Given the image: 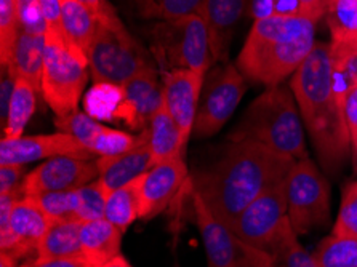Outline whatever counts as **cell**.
Returning <instances> with one entry per match:
<instances>
[{"label": "cell", "mask_w": 357, "mask_h": 267, "mask_svg": "<svg viewBox=\"0 0 357 267\" xmlns=\"http://www.w3.org/2000/svg\"><path fill=\"white\" fill-rule=\"evenodd\" d=\"M295 162L253 141H231L212 167L191 176L189 189L229 227L253 200L284 181Z\"/></svg>", "instance_id": "cell-1"}, {"label": "cell", "mask_w": 357, "mask_h": 267, "mask_svg": "<svg viewBox=\"0 0 357 267\" xmlns=\"http://www.w3.org/2000/svg\"><path fill=\"white\" fill-rule=\"evenodd\" d=\"M303 123L327 174H337L351 154V135L333 85L330 42H316L290 79Z\"/></svg>", "instance_id": "cell-2"}, {"label": "cell", "mask_w": 357, "mask_h": 267, "mask_svg": "<svg viewBox=\"0 0 357 267\" xmlns=\"http://www.w3.org/2000/svg\"><path fill=\"white\" fill-rule=\"evenodd\" d=\"M316 23L307 16L253 21L236 61L243 77L266 89L282 84L314 48Z\"/></svg>", "instance_id": "cell-3"}, {"label": "cell", "mask_w": 357, "mask_h": 267, "mask_svg": "<svg viewBox=\"0 0 357 267\" xmlns=\"http://www.w3.org/2000/svg\"><path fill=\"white\" fill-rule=\"evenodd\" d=\"M229 141H253L294 160L306 159L305 127L290 86H269L253 100Z\"/></svg>", "instance_id": "cell-4"}, {"label": "cell", "mask_w": 357, "mask_h": 267, "mask_svg": "<svg viewBox=\"0 0 357 267\" xmlns=\"http://www.w3.org/2000/svg\"><path fill=\"white\" fill-rule=\"evenodd\" d=\"M89 75L86 54L69 42L61 29L47 27L40 91L56 117L77 111Z\"/></svg>", "instance_id": "cell-5"}, {"label": "cell", "mask_w": 357, "mask_h": 267, "mask_svg": "<svg viewBox=\"0 0 357 267\" xmlns=\"http://www.w3.org/2000/svg\"><path fill=\"white\" fill-rule=\"evenodd\" d=\"M151 53L162 73L176 69L207 74L213 56L202 16L159 21L151 32Z\"/></svg>", "instance_id": "cell-6"}, {"label": "cell", "mask_w": 357, "mask_h": 267, "mask_svg": "<svg viewBox=\"0 0 357 267\" xmlns=\"http://www.w3.org/2000/svg\"><path fill=\"white\" fill-rule=\"evenodd\" d=\"M289 221L296 236L322 229L330 221V184L310 157L296 160L285 179Z\"/></svg>", "instance_id": "cell-7"}, {"label": "cell", "mask_w": 357, "mask_h": 267, "mask_svg": "<svg viewBox=\"0 0 357 267\" xmlns=\"http://www.w3.org/2000/svg\"><path fill=\"white\" fill-rule=\"evenodd\" d=\"M90 75L95 84L123 86L135 75L153 66L151 59L128 31L102 24L86 52Z\"/></svg>", "instance_id": "cell-8"}, {"label": "cell", "mask_w": 357, "mask_h": 267, "mask_svg": "<svg viewBox=\"0 0 357 267\" xmlns=\"http://www.w3.org/2000/svg\"><path fill=\"white\" fill-rule=\"evenodd\" d=\"M247 79L237 64L221 63L205 74L192 135L210 138L225 127L247 93Z\"/></svg>", "instance_id": "cell-9"}, {"label": "cell", "mask_w": 357, "mask_h": 267, "mask_svg": "<svg viewBox=\"0 0 357 267\" xmlns=\"http://www.w3.org/2000/svg\"><path fill=\"white\" fill-rule=\"evenodd\" d=\"M192 211L202 237L208 267H268L275 264L268 252L252 247L210 213L199 194L189 189Z\"/></svg>", "instance_id": "cell-10"}, {"label": "cell", "mask_w": 357, "mask_h": 267, "mask_svg": "<svg viewBox=\"0 0 357 267\" xmlns=\"http://www.w3.org/2000/svg\"><path fill=\"white\" fill-rule=\"evenodd\" d=\"M285 179L253 200L229 226L243 242L268 253L280 229L289 220Z\"/></svg>", "instance_id": "cell-11"}, {"label": "cell", "mask_w": 357, "mask_h": 267, "mask_svg": "<svg viewBox=\"0 0 357 267\" xmlns=\"http://www.w3.org/2000/svg\"><path fill=\"white\" fill-rule=\"evenodd\" d=\"M98 178V162L91 157H55L43 162L31 173H26L21 194L23 197H29L53 190H77Z\"/></svg>", "instance_id": "cell-12"}, {"label": "cell", "mask_w": 357, "mask_h": 267, "mask_svg": "<svg viewBox=\"0 0 357 267\" xmlns=\"http://www.w3.org/2000/svg\"><path fill=\"white\" fill-rule=\"evenodd\" d=\"M59 132L74 136L90 154L100 157L119 155L128 152L144 141V132L138 136L114 130L95 121L86 112L74 111L64 117H56Z\"/></svg>", "instance_id": "cell-13"}, {"label": "cell", "mask_w": 357, "mask_h": 267, "mask_svg": "<svg viewBox=\"0 0 357 267\" xmlns=\"http://www.w3.org/2000/svg\"><path fill=\"white\" fill-rule=\"evenodd\" d=\"M52 220L31 197H21L10 216L8 227L0 231V253L10 254L16 261L37 254Z\"/></svg>", "instance_id": "cell-14"}, {"label": "cell", "mask_w": 357, "mask_h": 267, "mask_svg": "<svg viewBox=\"0 0 357 267\" xmlns=\"http://www.w3.org/2000/svg\"><path fill=\"white\" fill-rule=\"evenodd\" d=\"M91 155L74 136L58 132L40 136H20L15 139L2 138L0 143V165H26L36 160H48L55 157Z\"/></svg>", "instance_id": "cell-15"}, {"label": "cell", "mask_w": 357, "mask_h": 267, "mask_svg": "<svg viewBox=\"0 0 357 267\" xmlns=\"http://www.w3.org/2000/svg\"><path fill=\"white\" fill-rule=\"evenodd\" d=\"M204 79V74L188 69L162 73L164 106L173 117V121L180 127L186 143L189 141V136L192 135L194 123H196Z\"/></svg>", "instance_id": "cell-16"}, {"label": "cell", "mask_w": 357, "mask_h": 267, "mask_svg": "<svg viewBox=\"0 0 357 267\" xmlns=\"http://www.w3.org/2000/svg\"><path fill=\"white\" fill-rule=\"evenodd\" d=\"M185 157L162 162L142 176V220H153L165 211L189 183Z\"/></svg>", "instance_id": "cell-17"}, {"label": "cell", "mask_w": 357, "mask_h": 267, "mask_svg": "<svg viewBox=\"0 0 357 267\" xmlns=\"http://www.w3.org/2000/svg\"><path fill=\"white\" fill-rule=\"evenodd\" d=\"M126 100L119 121L132 130L144 132L151 117L164 105V86L159 82L154 66L146 68L123 85Z\"/></svg>", "instance_id": "cell-18"}, {"label": "cell", "mask_w": 357, "mask_h": 267, "mask_svg": "<svg viewBox=\"0 0 357 267\" xmlns=\"http://www.w3.org/2000/svg\"><path fill=\"white\" fill-rule=\"evenodd\" d=\"M250 0H207L202 18L210 39L213 63H228L229 47L236 27L247 15Z\"/></svg>", "instance_id": "cell-19"}, {"label": "cell", "mask_w": 357, "mask_h": 267, "mask_svg": "<svg viewBox=\"0 0 357 267\" xmlns=\"http://www.w3.org/2000/svg\"><path fill=\"white\" fill-rule=\"evenodd\" d=\"M96 162H98L100 179L111 192L135 181V179L142 178L144 173H148L154 167L146 133L143 143L138 144L135 149L119 155L98 157Z\"/></svg>", "instance_id": "cell-20"}, {"label": "cell", "mask_w": 357, "mask_h": 267, "mask_svg": "<svg viewBox=\"0 0 357 267\" xmlns=\"http://www.w3.org/2000/svg\"><path fill=\"white\" fill-rule=\"evenodd\" d=\"M123 232L106 218L93 221H82L80 242L82 254L95 267H101L107 261L121 254Z\"/></svg>", "instance_id": "cell-21"}, {"label": "cell", "mask_w": 357, "mask_h": 267, "mask_svg": "<svg viewBox=\"0 0 357 267\" xmlns=\"http://www.w3.org/2000/svg\"><path fill=\"white\" fill-rule=\"evenodd\" d=\"M45 34L18 31L7 68L15 79H24L40 90Z\"/></svg>", "instance_id": "cell-22"}, {"label": "cell", "mask_w": 357, "mask_h": 267, "mask_svg": "<svg viewBox=\"0 0 357 267\" xmlns=\"http://www.w3.org/2000/svg\"><path fill=\"white\" fill-rule=\"evenodd\" d=\"M144 133L146 138H148V146L151 155H153L154 165L173 160L176 157H183V154H185V147L188 143L183 138L180 127L173 121V117L164 105L151 117Z\"/></svg>", "instance_id": "cell-23"}, {"label": "cell", "mask_w": 357, "mask_h": 267, "mask_svg": "<svg viewBox=\"0 0 357 267\" xmlns=\"http://www.w3.org/2000/svg\"><path fill=\"white\" fill-rule=\"evenodd\" d=\"M102 21L77 0H61V31L66 39L85 54L98 34Z\"/></svg>", "instance_id": "cell-24"}, {"label": "cell", "mask_w": 357, "mask_h": 267, "mask_svg": "<svg viewBox=\"0 0 357 267\" xmlns=\"http://www.w3.org/2000/svg\"><path fill=\"white\" fill-rule=\"evenodd\" d=\"M79 220L52 221L37 250L39 258H71L82 254Z\"/></svg>", "instance_id": "cell-25"}, {"label": "cell", "mask_w": 357, "mask_h": 267, "mask_svg": "<svg viewBox=\"0 0 357 267\" xmlns=\"http://www.w3.org/2000/svg\"><path fill=\"white\" fill-rule=\"evenodd\" d=\"M142 178L114 189L107 197L105 218L122 232L142 218Z\"/></svg>", "instance_id": "cell-26"}, {"label": "cell", "mask_w": 357, "mask_h": 267, "mask_svg": "<svg viewBox=\"0 0 357 267\" xmlns=\"http://www.w3.org/2000/svg\"><path fill=\"white\" fill-rule=\"evenodd\" d=\"M37 90L34 85L24 79H15V90L12 101L8 107V117L5 122L3 136L5 139H15L23 136L26 125L31 121L32 114L36 111V95Z\"/></svg>", "instance_id": "cell-27"}, {"label": "cell", "mask_w": 357, "mask_h": 267, "mask_svg": "<svg viewBox=\"0 0 357 267\" xmlns=\"http://www.w3.org/2000/svg\"><path fill=\"white\" fill-rule=\"evenodd\" d=\"M126 91L121 85L112 84H95L86 91L84 107L85 112L95 121L111 122L119 121V114L122 111Z\"/></svg>", "instance_id": "cell-28"}, {"label": "cell", "mask_w": 357, "mask_h": 267, "mask_svg": "<svg viewBox=\"0 0 357 267\" xmlns=\"http://www.w3.org/2000/svg\"><path fill=\"white\" fill-rule=\"evenodd\" d=\"M330 43L357 48V0H337L327 10Z\"/></svg>", "instance_id": "cell-29"}, {"label": "cell", "mask_w": 357, "mask_h": 267, "mask_svg": "<svg viewBox=\"0 0 357 267\" xmlns=\"http://www.w3.org/2000/svg\"><path fill=\"white\" fill-rule=\"evenodd\" d=\"M269 254L273 256L275 264L284 267H317L312 254L306 252L305 247L300 243L298 236H296L289 220L273 242Z\"/></svg>", "instance_id": "cell-30"}, {"label": "cell", "mask_w": 357, "mask_h": 267, "mask_svg": "<svg viewBox=\"0 0 357 267\" xmlns=\"http://www.w3.org/2000/svg\"><path fill=\"white\" fill-rule=\"evenodd\" d=\"M312 258L317 267H357V238L332 234L319 243Z\"/></svg>", "instance_id": "cell-31"}, {"label": "cell", "mask_w": 357, "mask_h": 267, "mask_svg": "<svg viewBox=\"0 0 357 267\" xmlns=\"http://www.w3.org/2000/svg\"><path fill=\"white\" fill-rule=\"evenodd\" d=\"M207 0H137L139 16L146 20H178L204 16Z\"/></svg>", "instance_id": "cell-32"}, {"label": "cell", "mask_w": 357, "mask_h": 267, "mask_svg": "<svg viewBox=\"0 0 357 267\" xmlns=\"http://www.w3.org/2000/svg\"><path fill=\"white\" fill-rule=\"evenodd\" d=\"M332 66H333V85L338 100L357 84V48L332 45Z\"/></svg>", "instance_id": "cell-33"}, {"label": "cell", "mask_w": 357, "mask_h": 267, "mask_svg": "<svg viewBox=\"0 0 357 267\" xmlns=\"http://www.w3.org/2000/svg\"><path fill=\"white\" fill-rule=\"evenodd\" d=\"M29 197L52 221L77 220V190H53Z\"/></svg>", "instance_id": "cell-34"}, {"label": "cell", "mask_w": 357, "mask_h": 267, "mask_svg": "<svg viewBox=\"0 0 357 267\" xmlns=\"http://www.w3.org/2000/svg\"><path fill=\"white\" fill-rule=\"evenodd\" d=\"M109 194L111 190L102 184L100 178L77 189V220L93 221L105 218Z\"/></svg>", "instance_id": "cell-35"}, {"label": "cell", "mask_w": 357, "mask_h": 267, "mask_svg": "<svg viewBox=\"0 0 357 267\" xmlns=\"http://www.w3.org/2000/svg\"><path fill=\"white\" fill-rule=\"evenodd\" d=\"M16 37H18L16 0H0V56H2V66H7L10 61Z\"/></svg>", "instance_id": "cell-36"}, {"label": "cell", "mask_w": 357, "mask_h": 267, "mask_svg": "<svg viewBox=\"0 0 357 267\" xmlns=\"http://www.w3.org/2000/svg\"><path fill=\"white\" fill-rule=\"evenodd\" d=\"M332 234L357 238V181L349 183L343 190L342 204H340Z\"/></svg>", "instance_id": "cell-37"}, {"label": "cell", "mask_w": 357, "mask_h": 267, "mask_svg": "<svg viewBox=\"0 0 357 267\" xmlns=\"http://www.w3.org/2000/svg\"><path fill=\"white\" fill-rule=\"evenodd\" d=\"M16 15H18V31L34 32V34L47 32V23L39 0H16Z\"/></svg>", "instance_id": "cell-38"}, {"label": "cell", "mask_w": 357, "mask_h": 267, "mask_svg": "<svg viewBox=\"0 0 357 267\" xmlns=\"http://www.w3.org/2000/svg\"><path fill=\"white\" fill-rule=\"evenodd\" d=\"M26 174L24 165H0V194H21Z\"/></svg>", "instance_id": "cell-39"}, {"label": "cell", "mask_w": 357, "mask_h": 267, "mask_svg": "<svg viewBox=\"0 0 357 267\" xmlns=\"http://www.w3.org/2000/svg\"><path fill=\"white\" fill-rule=\"evenodd\" d=\"M77 2L84 3L85 7H89L91 12L98 15V18L102 21V24L112 27L116 31H127V27L122 24V21L119 20L117 13L112 8V5L107 0H77Z\"/></svg>", "instance_id": "cell-40"}, {"label": "cell", "mask_w": 357, "mask_h": 267, "mask_svg": "<svg viewBox=\"0 0 357 267\" xmlns=\"http://www.w3.org/2000/svg\"><path fill=\"white\" fill-rule=\"evenodd\" d=\"M20 267H95L84 254L71 256V258H39L31 259L28 263L20 264Z\"/></svg>", "instance_id": "cell-41"}, {"label": "cell", "mask_w": 357, "mask_h": 267, "mask_svg": "<svg viewBox=\"0 0 357 267\" xmlns=\"http://www.w3.org/2000/svg\"><path fill=\"white\" fill-rule=\"evenodd\" d=\"M15 90V77L10 74L7 66H2V84H0V119H2V128L5 127L8 117V107L12 101Z\"/></svg>", "instance_id": "cell-42"}, {"label": "cell", "mask_w": 357, "mask_h": 267, "mask_svg": "<svg viewBox=\"0 0 357 267\" xmlns=\"http://www.w3.org/2000/svg\"><path fill=\"white\" fill-rule=\"evenodd\" d=\"M342 107L349 135L353 136L354 133H357V84L343 96Z\"/></svg>", "instance_id": "cell-43"}, {"label": "cell", "mask_w": 357, "mask_h": 267, "mask_svg": "<svg viewBox=\"0 0 357 267\" xmlns=\"http://www.w3.org/2000/svg\"><path fill=\"white\" fill-rule=\"evenodd\" d=\"M47 27L61 29V0H39Z\"/></svg>", "instance_id": "cell-44"}, {"label": "cell", "mask_w": 357, "mask_h": 267, "mask_svg": "<svg viewBox=\"0 0 357 267\" xmlns=\"http://www.w3.org/2000/svg\"><path fill=\"white\" fill-rule=\"evenodd\" d=\"M247 16L253 21L271 18V16H274V0H250Z\"/></svg>", "instance_id": "cell-45"}, {"label": "cell", "mask_w": 357, "mask_h": 267, "mask_svg": "<svg viewBox=\"0 0 357 267\" xmlns=\"http://www.w3.org/2000/svg\"><path fill=\"white\" fill-rule=\"evenodd\" d=\"M274 16H306L301 0H274Z\"/></svg>", "instance_id": "cell-46"}, {"label": "cell", "mask_w": 357, "mask_h": 267, "mask_svg": "<svg viewBox=\"0 0 357 267\" xmlns=\"http://www.w3.org/2000/svg\"><path fill=\"white\" fill-rule=\"evenodd\" d=\"M301 3L307 18L319 21L326 16V12H324V0H301Z\"/></svg>", "instance_id": "cell-47"}, {"label": "cell", "mask_w": 357, "mask_h": 267, "mask_svg": "<svg viewBox=\"0 0 357 267\" xmlns=\"http://www.w3.org/2000/svg\"><path fill=\"white\" fill-rule=\"evenodd\" d=\"M101 267H133V266L130 264L122 254H119V256H116V258H112L111 261H107L106 264H102Z\"/></svg>", "instance_id": "cell-48"}, {"label": "cell", "mask_w": 357, "mask_h": 267, "mask_svg": "<svg viewBox=\"0 0 357 267\" xmlns=\"http://www.w3.org/2000/svg\"><path fill=\"white\" fill-rule=\"evenodd\" d=\"M0 267H20V261H16L10 254L0 253Z\"/></svg>", "instance_id": "cell-49"}, {"label": "cell", "mask_w": 357, "mask_h": 267, "mask_svg": "<svg viewBox=\"0 0 357 267\" xmlns=\"http://www.w3.org/2000/svg\"><path fill=\"white\" fill-rule=\"evenodd\" d=\"M351 154H353L354 168H356V173H357V133L351 136Z\"/></svg>", "instance_id": "cell-50"}, {"label": "cell", "mask_w": 357, "mask_h": 267, "mask_svg": "<svg viewBox=\"0 0 357 267\" xmlns=\"http://www.w3.org/2000/svg\"><path fill=\"white\" fill-rule=\"evenodd\" d=\"M335 2H337V0H324V12L327 13V10H328L330 7H332V5H333Z\"/></svg>", "instance_id": "cell-51"}, {"label": "cell", "mask_w": 357, "mask_h": 267, "mask_svg": "<svg viewBox=\"0 0 357 267\" xmlns=\"http://www.w3.org/2000/svg\"><path fill=\"white\" fill-rule=\"evenodd\" d=\"M268 267H284V266H280V264H271V266H268Z\"/></svg>", "instance_id": "cell-52"}, {"label": "cell", "mask_w": 357, "mask_h": 267, "mask_svg": "<svg viewBox=\"0 0 357 267\" xmlns=\"http://www.w3.org/2000/svg\"><path fill=\"white\" fill-rule=\"evenodd\" d=\"M175 267H180V266H175Z\"/></svg>", "instance_id": "cell-53"}]
</instances>
